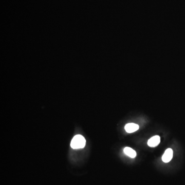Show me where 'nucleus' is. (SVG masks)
Returning a JSON list of instances; mask_svg holds the SVG:
<instances>
[{
  "mask_svg": "<svg viewBox=\"0 0 185 185\" xmlns=\"http://www.w3.org/2000/svg\"><path fill=\"white\" fill-rule=\"evenodd\" d=\"M86 140L83 136L77 135L75 136L71 141V146L74 149H82L84 147Z\"/></svg>",
  "mask_w": 185,
  "mask_h": 185,
  "instance_id": "nucleus-1",
  "label": "nucleus"
},
{
  "mask_svg": "<svg viewBox=\"0 0 185 185\" xmlns=\"http://www.w3.org/2000/svg\"><path fill=\"white\" fill-rule=\"evenodd\" d=\"M173 150L169 148L166 150L163 155L162 156V160L164 162L167 163L170 162V160L172 159Z\"/></svg>",
  "mask_w": 185,
  "mask_h": 185,
  "instance_id": "nucleus-2",
  "label": "nucleus"
},
{
  "mask_svg": "<svg viewBox=\"0 0 185 185\" xmlns=\"http://www.w3.org/2000/svg\"><path fill=\"white\" fill-rule=\"evenodd\" d=\"M160 137L158 135L154 136L148 140V145L150 147H155L159 144Z\"/></svg>",
  "mask_w": 185,
  "mask_h": 185,
  "instance_id": "nucleus-3",
  "label": "nucleus"
},
{
  "mask_svg": "<svg viewBox=\"0 0 185 185\" xmlns=\"http://www.w3.org/2000/svg\"><path fill=\"white\" fill-rule=\"evenodd\" d=\"M125 128L126 132L131 133L137 131L139 128L138 125L136 123H129L125 125Z\"/></svg>",
  "mask_w": 185,
  "mask_h": 185,
  "instance_id": "nucleus-4",
  "label": "nucleus"
},
{
  "mask_svg": "<svg viewBox=\"0 0 185 185\" xmlns=\"http://www.w3.org/2000/svg\"><path fill=\"white\" fill-rule=\"evenodd\" d=\"M124 152L126 155H128L131 158H135L136 156V152L135 151L130 147H125L124 149Z\"/></svg>",
  "mask_w": 185,
  "mask_h": 185,
  "instance_id": "nucleus-5",
  "label": "nucleus"
}]
</instances>
